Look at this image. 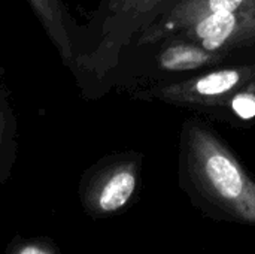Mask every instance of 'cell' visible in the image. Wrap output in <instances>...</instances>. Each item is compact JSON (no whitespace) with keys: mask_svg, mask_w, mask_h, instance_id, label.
<instances>
[{"mask_svg":"<svg viewBox=\"0 0 255 254\" xmlns=\"http://www.w3.org/2000/svg\"><path fill=\"white\" fill-rule=\"evenodd\" d=\"M233 127L255 124V46L187 79L134 93Z\"/></svg>","mask_w":255,"mask_h":254,"instance_id":"6da1fadb","label":"cell"},{"mask_svg":"<svg viewBox=\"0 0 255 254\" xmlns=\"http://www.w3.org/2000/svg\"><path fill=\"white\" fill-rule=\"evenodd\" d=\"M245 1L247 0H167L130 46L154 43L179 33L211 15L233 10Z\"/></svg>","mask_w":255,"mask_h":254,"instance_id":"8992f818","label":"cell"},{"mask_svg":"<svg viewBox=\"0 0 255 254\" xmlns=\"http://www.w3.org/2000/svg\"><path fill=\"white\" fill-rule=\"evenodd\" d=\"M167 0H127L126 4L115 13L109 15L103 39L91 58L96 72L108 73L112 70L124 49H127L137 34L155 18L160 7Z\"/></svg>","mask_w":255,"mask_h":254,"instance_id":"277c9868","label":"cell"},{"mask_svg":"<svg viewBox=\"0 0 255 254\" xmlns=\"http://www.w3.org/2000/svg\"><path fill=\"white\" fill-rule=\"evenodd\" d=\"M136 169V157H124L117 162V166L106 175L99 193V207L102 211H117L130 201L137 184Z\"/></svg>","mask_w":255,"mask_h":254,"instance_id":"ba28073f","label":"cell"},{"mask_svg":"<svg viewBox=\"0 0 255 254\" xmlns=\"http://www.w3.org/2000/svg\"><path fill=\"white\" fill-rule=\"evenodd\" d=\"M19 254H46L45 252L39 250L37 247H25Z\"/></svg>","mask_w":255,"mask_h":254,"instance_id":"30bf717a","label":"cell"},{"mask_svg":"<svg viewBox=\"0 0 255 254\" xmlns=\"http://www.w3.org/2000/svg\"><path fill=\"white\" fill-rule=\"evenodd\" d=\"M176 34L215 52L254 48L255 0H247L233 10L211 15Z\"/></svg>","mask_w":255,"mask_h":254,"instance_id":"5b68a950","label":"cell"},{"mask_svg":"<svg viewBox=\"0 0 255 254\" xmlns=\"http://www.w3.org/2000/svg\"><path fill=\"white\" fill-rule=\"evenodd\" d=\"M128 49L134 51L130 73V87L134 88V93L187 79L226 63L239 52L209 51L179 34Z\"/></svg>","mask_w":255,"mask_h":254,"instance_id":"3957f363","label":"cell"},{"mask_svg":"<svg viewBox=\"0 0 255 254\" xmlns=\"http://www.w3.org/2000/svg\"><path fill=\"white\" fill-rule=\"evenodd\" d=\"M127 0H106V6H108V13H115L117 10H120Z\"/></svg>","mask_w":255,"mask_h":254,"instance_id":"9c48e42d","label":"cell"},{"mask_svg":"<svg viewBox=\"0 0 255 254\" xmlns=\"http://www.w3.org/2000/svg\"><path fill=\"white\" fill-rule=\"evenodd\" d=\"M34 13L40 19L48 37L58 49L66 63H73L76 58V48L70 33L69 16L61 0H28Z\"/></svg>","mask_w":255,"mask_h":254,"instance_id":"52a82bcc","label":"cell"},{"mask_svg":"<svg viewBox=\"0 0 255 254\" xmlns=\"http://www.w3.org/2000/svg\"><path fill=\"white\" fill-rule=\"evenodd\" d=\"M179 168L194 192L255 222V181L208 120L197 115L184 120L179 132Z\"/></svg>","mask_w":255,"mask_h":254,"instance_id":"7a4b0ae2","label":"cell"}]
</instances>
